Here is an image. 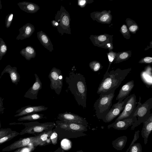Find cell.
<instances>
[{
    "mask_svg": "<svg viewBox=\"0 0 152 152\" xmlns=\"http://www.w3.org/2000/svg\"><path fill=\"white\" fill-rule=\"evenodd\" d=\"M65 81L68 89L73 95L79 106L84 109L86 107L87 88L86 79L83 75L72 70L68 76H66Z\"/></svg>",
    "mask_w": 152,
    "mask_h": 152,
    "instance_id": "obj_1",
    "label": "cell"
},
{
    "mask_svg": "<svg viewBox=\"0 0 152 152\" xmlns=\"http://www.w3.org/2000/svg\"><path fill=\"white\" fill-rule=\"evenodd\" d=\"M131 70V68L121 70L118 69L110 72H105L99 84L97 93H115V90L121 84Z\"/></svg>",
    "mask_w": 152,
    "mask_h": 152,
    "instance_id": "obj_2",
    "label": "cell"
},
{
    "mask_svg": "<svg viewBox=\"0 0 152 152\" xmlns=\"http://www.w3.org/2000/svg\"><path fill=\"white\" fill-rule=\"evenodd\" d=\"M115 93L106 92L99 94V97L94 105L95 115L98 119H102L108 113L112 104Z\"/></svg>",
    "mask_w": 152,
    "mask_h": 152,
    "instance_id": "obj_3",
    "label": "cell"
},
{
    "mask_svg": "<svg viewBox=\"0 0 152 152\" xmlns=\"http://www.w3.org/2000/svg\"><path fill=\"white\" fill-rule=\"evenodd\" d=\"M141 97L140 96L139 101L137 102L134 110L133 116H136L137 120L133 123L131 130H134L135 128L141 123L146 121L151 115L150 110L152 108V97L143 103L141 102Z\"/></svg>",
    "mask_w": 152,
    "mask_h": 152,
    "instance_id": "obj_4",
    "label": "cell"
},
{
    "mask_svg": "<svg viewBox=\"0 0 152 152\" xmlns=\"http://www.w3.org/2000/svg\"><path fill=\"white\" fill-rule=\"evenodd\" d=\"M12 125H23L26 126L20 133L22 135L26 133L34 134L41 133L46 130H51L56 125L53 122H46L40 123L37 121L23 123V122H14L9 124Z\"/></svg>",
    "mask_w": 152,
    "mask_h": 152,
    "instance_id": "obj_5",
    "label": "cell"
},
{
    "mask_svg": "<svg viewBox=\"0 0 152 152\" xmlns=\"http://www.w3.org/2000/svg\"><path fill=\"white\" fill-rule=\"evenodd\" d=\"M55 20L58 23V26L57 28L61 36L64 33L71 34L70 15L64 7L62 5L60 10H58L56 14Z\"/></svg>",
    "mask_w": 152,
    "mask_h": 152,
    "instance_id": "obj_6",
    "label": "cell"
},
{
    "mask_svg": "<svg viewBox=\"0 0 152 152\" xmlns=\"http://www.w3.org/2000/svg\"><path fill=\"white\" fill-rule=\"evenodd\" d=\"M50 81V88L59 95L61 91L63 85V77L61 71L56 67H53L48 75Z\"/></svg>",
    "mask_w": 152,
    "mask_h": 152,
    "instance_id": "obj_7",
    "label": "cell"
},
{
    "mask_svg": "<svg viewBox=\"0 0 152 152\" xmlns=\"http://www.w3.org/2000/svg\"><path fill=\"white\" fill-rule=\"evenodd\" d=\"M137 104L135 95L134 94H131L129 96L123 110L115 121L132 118Z\"/></svg>",
    "mask_w": 152,
    "mask_h": 152,
    "instance_id": "obj_8",
    "label": "cell"
},
{
    "mask_svg": "<svg viewBox=\"0 0 152 152\" xmlns=\"http://www.w3.org/2000/svg\"><path fill=\"white\" fill-rule=\"evenodd\" d=\"M129 97V96L121 103L118 102L113 104L106 116L102 119V121L105 123H109L118 117L123 110Z\"/></svg>",
    "mask_w": 152,
    "mask_h": 152,
    "instance_id": "obj_9",
    "label": "cell"
},
{
    "mask_svg": "<svg viewBox=\"0 0 152 152\" xmlns=\"http://www.w3.org/2000/svg\"><path fill=\"white\" fill-rule=\"evenodd\" d=\"M57 118L60 120L79 124L87 127L88 126V123L85 118L71 113L66 112L59 113Z\"/></svg>",
    "mask_w": 152,
    "mask_h": 152,
    "instance_id": "obj_10",
    "label": "cell"
},
{
    "mask_svg": "<svg viewBox=\"0 0 152 152\" xmlns=\"http://www.w3.org/2000/svg\"><path fill=\"white\" fill-rule=\"evenodd\" d=\"M48 107L44 106L27 105L22 107L17 110L15 112L17 114L14 115L15 117L21 116L29 114L36 113L45 111L48 109Z\"/></svg>",
    "mask_w": 152,
    "mask_h": 152,
    "instance_id": "obj_11",
    "label": "cell"
},
{
    "mask_svg": "<svg viewBox=\"0 0 152 152\" xmlns=\"http://www.w3.org/2000/svg\"><path fill=\"white\" fill-rule=\"evenodd\" d=\"M137 120V117L133 116L132 118L115 121L112 124L108 125L107 128L109 129L112 127L118 130H125L129 126H132L133 123Z\"/></svg>",
    "mask_w": 152,
    "mask_h": 152,
    "instance_id": "obj_12",
    "label": "cell"
},
{
    "mask_svg": "<svg viewBox=\"0 0 152 152\" xmlns=\"http://www.w3.org/2000/svg\"><path fill=\"white\" fill-rule=\"evenodd\" d=\"M53 131L49 130L45 131L34 136L31 143L34 146H42L49 143L50 142V136Z\"/></svg>",
    "mask_w": 152,
    "mask_h": 152,
    "instance_id": "obj_13",
    "label": "cell"
},
{
    "mask_svg": "<svg viewBox=\"0 0 152 152\" xmlns=\"http://www.w3.org/2000/svg\"><path fill=\"white\" fill-rule=\"evenodd\" d=\"M35 81L31 87L25 93L24 97L31 99H37V95L39 91L42 88V84L37 75L34 74Z\"/></svg>",
    "mask_w": 152,
    "mask_h": 152,
    "instance_id": "obj_14",
    "label": "cell"
},
{
    "mask_svg": "<svg viewBox=\"0 0 152 152\" xmlns=\"http://www.w3.org/2000/svg\"><path fill=\"white\" fill-rule=\"evenodd\" d=\"M33 138L34 136L20 138L3 148L2 151H9L24 147L31 143Z\"/></svg>",
    "mask_w": 152,
    "mask_h": 152,
    "instance_id": "obj_15",
    "label": "cell"
},
{
    "mask_svg": "<svg viewBox=\"0 0 152 152\" xmlns=\"http://www.w3.org/2000/svg\"><path fill=\"white\" fill-rule=\"evenodd\" d=\"M134 86V81H130L124 85L120 90L119 93L116 98L118 100L119 103L122 102L123 100L129 96Z\"/></svg>",
    "mask_w": 152,
    "mask_h": 152,
    "instance_id": "obj_16",
    "label": "cell"
},
{
    "mask_svg": "<svg viewBox=\"0 0 152 152\" xmlns=\"http://www.w3.org/2000/svg\"><path fill=\"white\" fill-rule=\"evenodd\" d=\"M35 28L33 25L29 23H27L19 29V33L16 38L17 40H22L30 37L35 31Z\"/></svg>",
    "mask_w": 152,
    "mask_h": 152,
    "instance_id": "obj_17",
    "label": "cell"
},
{
    "mask_svg": "<svg viewBox=\"0 0 152 152\" xmlns=\"http://www.w3.org/2000/svg\"><path fill=\"white\" fill-rule=\"evenodd\" d=\"M5 73L9 74L12 83L17 86L20 79V76L18 72L17 68L15 66L12 67L10 65H7L1 72L0 79Z\"/></svg>",
    "mask_w": 152,
    "mask_h": 152,
    "instance_id": "obj_18",
    "label": "cell"
},
{
    "mask_svg": "<svg viewBox=\"0 0 152 152\" xmlns=\"http://www.w3.org/2000/svg\"><path fill=\"white\" fill-rule=\"evenodd\" d=\"M37 37L44 47L52 52L53 50V45L49 37L42 31L37 33Z\"/></svg>",
    "mask_w": 152,
    "mask_h": 152,
    "instance_id": "obj_19",
    "label": "cell"
},
{
    "mask_svg": "<svg viewBox=\"0 0 152 152\" xmlns=\"http://www.w3.org/2000/svg\"><path fill=\"white\" fill-rule=\"evenodd\" d=\"M22 10L28 13H34L39 9V7L37 4L27 1H22L17 4Z\"/></svg>",
    "mask_w": 152,
    "mask_h": 152,
    "instance_id": "obj_20",
    "label": "cell"
},
{
    "mask_svg": "<svg viewBox=\"0 0 152 152\" xmlns=\"http://www.w3.org/2000/svg\"><path fill=\"white\" fill-rule=\"evenodd\" d=\"M143 123L141 134L142 137L144 138V144L146 145L147 143L149 136L152 130V115Z\"/></svg>",
    "mask_w": 152,
    "mask_h": 152,
    "instance_id": "obj_21",
    "label": "cell"
},
{
    "mask_svg": "<svg viewBox=\"0 0 152 152\" xmlns=\"http://www.w3.org/2000/svg\"><path fill=\"white\" fill-rule=\"evenodd\" d=\"M140 76L142 81L147 87L148 88H152V69L150 66L149 67H147L141 72Z\"/></svg>",
    "mask_w": 152,
    "mask_h": 152,
    "instance_id": "obj_22",
    "label": "cell"
},
{
    "mask_svg": "<svg viewBox=\"0 0 152 152\" xmlns=\"http://www.w3.org/2000/svg\"><path fill=\"white\" fill-rule=\"evenodd\" d=\"M20 54L28 61L34 58L36 55L35 49L31 46H28L22 49L20 52Z\"/></svg>",
    "mask_w": 152,
    "mask_h": 152,
    "instance_id": "obj_23",
    "label": "cell"
},
{
    "mask_svg": "<svg viewBox=\"0 0 152 152\" xmlns=\"http://www.w3.org/2000/svg\"><path fill=\"white\" fill-rule=\"evenodd\" d=\"M127 139V137L125 135L117 138L112 142L113 147L117 151L122 150L126 145Z\"/></svg>",
    "mask_w": 152,
    "mask_h": 152,
    "instance_id": "obj_24",
    "label": "cell"
},
{
    "mask_svg": "<svg viewBox=\"0 0 152 152\" xmlns=\"http://www.w3.org/2000/svg\"><path fill=\"white\" fill-rule=\"evenodd\" d=\"M66 122L67 123V128L66 130L79 132H83L87 131V127L82 124L69 122Z\"/></svg>",
    "mask_w": 152,
    "mask_h": 152,
    "instance_id": "obj_25",
    "label": "cell"
},
{
    "mask_svg": "<svg viewBox=\"0 0 152 152\" xmlns=\"http://www.w3.org/2000/svg\"><path fill=\"white\" fill-rule=\"evenodd\" d=\"M44 116V114L36 113L23 116L18 118L17 120L19 121H34L43 118Z\"/></svg>",
    "mask_w": 152,
    "mask_h": 152,
    "instance_id": "obj_26",
    "label": "cell"
},
{
    "mask_svg": "<svg viewBox=\"0 0 152 152\" xmlns=\"http://www.w3.org/2000/svg\"><path fill=\"white\" fill-rule=\"evenodd\" d=\"M19 135H20V133L15 131H12L10 133L0 138V145L10 140Z\"/></svg>",
    "mask_w": 152,
    "mask_h": 152,
    "instance_id": "obj_27",
    "label": "cell"
},
{
    "mask_svg": "<svg viewBox=\"0 0 152 152\" xmlns=\"http://www.w3.org/2000/svg\"><path fill=\"white\" fill-rule=\"evenodd\" d=\"M7 50V46L4 40L0 37V61L5 55Z\"/></svg>",
    "mask_w": 152,
    "mask_h": 152,
    "instance_id": "obj_28",
    "label": "cell"
},
{
    "mask_svg": "<svg viewBox=\"0 0 152 152\" xmlns=\"http://www.w3.org/2000/svg\"><path fill=\"white\" fill-rule=\"evenodd\" d=\"M129 152H142V146L140 143H134L131 147Z\"/></svg>",
    "mask_w": 152,
    "mask_h": 152,
    "instance_id": "obj_29",
    "label": "cell"
},
{
    "mask_svg": "<svg viewBox=\"0 0 152 152\" xmlns=\"http://www.w3.org/2000/svg\"><path fill=\"white\" fill-rule=\"evenodd\" d=\"M89 65L90 68L94 72L98 71L102 68L100 63L96 61L90 62Z\"/></svg>",
    "mask_w": 152,
    "mask_h": 152,
    "instance_id": "obj_30",
    "label": "cell"
},
{
    "mask_svg": "<svg viewBox=\"0 0 152 152\" xmlns=\"http://www.w3.org/2000/svg\"><path fill=\"white\" fill-rule=\"evenodd\" d=\"M13 13H10L6 16L5 20V25L7 28L10 27L13 20Z\"/></svg>",
    "mask_w": 152,
    "mask_h": 152,
    "instance_id": "obj_31",
    "label": "cell"
},
{
    "mask_svg": "<svg viewBox=\"0 0 152 152\" xmlns=\"http://www.w3.org/2000/svg\"><path fill=\"white\" fill-rule=\"evenodd\" d=\"M12 130L10 128H0V138L10 133Z\"/></svg>",
    "mask_w": 152,
    "mask_h": 152,
    "instance_id": "obj_32",
    "label": "cell"
},
{
    "mask_svg": "<svg viewBox=\"0 0 152 152\" xmlns=\"http://www.w3.org/2000/svg\"><path fill=\"white\" fill-rule=\"evenodd\" d=\"M140 131L138 130L135 132L134 135V138L128 148L127 149L125 152H128L129 150L132 145L135 143L134 142L137 140L139 137V133Z\"/></svg>",
    "mask_w": 152,
    "mask_h": 152,
    "instance_id": "obj_33",
    "label": "cell"
},
{
    "mask_svg": "<svg viewBox=\"0 0 152 152\" xmlns=\"http://www.w3.org/2000/svg\"><path fill=\"white\" fill-rule=\"evenodd\" d=\"M50 139L53 144L56 145L57 143L58 135L55 132H53L50 136Z\"/></svg>",
    "mask_w": 152,
    "mask_h": 152,
    "instance_id": "obj_34",
    "label": "cell"
},
{
    "mask_svg": "<svg viewBox=\"0 0 152 152\" xmlns=\"http://www.w3.org/2000/svg\"><path fill=\"white\" fill-rule=\"evenodd\" d=\"M4 99V98L1 97L0 96V115L4 113V110L5 109V108L4 107L3 105V101ZM1 125L0 118V128H1Z\"/></svg>",
    "mask_w": 152,
    "mask_h": 152,
    "instance_id": "obj_35",
    "label": "cell"
},
{
    "mask_svg": "<svg viewBox=\"0 0 152 152\" xmlns=\"http://www.w3.org/2000/svg\"><path fill=\"white\" fill-rule=\"evenodd\" d=\"M152 62V58L151 57H147L145 58L143 60L139 62L140 63H145L150 64Z\"/></svg>",
    "mask_w": 152,
    "mask_h": 152,
    "instance_id": "obj_36",
    "label": "cell"
},
{
    "mask_svg": "<svg viewBox=\"0 0 152 152\" xmlns=\"http://www.w3.org/2000/svg\"><path fill=\"white\" fill-rule=\"evenodd\" d=\"M108 56L109 61L110 63L112 62L114 58L115 54L113 53H111L108 54Z\"/></svg>",
    "mask_w": 152,
    "mask_h": 152,
    "instance_id": "obj_37",
    "label": "cell"
},
{
    "mask_svg": "<svg viewBox=\"0 0 152 152\" xmlns=\"http://www.w3.org/2000/svg\"><path fill=\"white\" fill-rule=\"evenodd\" d=\"M86 1L85 0H79L78 1V5L82 7L85 4Z\"/></svg>",
    "mask_w": 152,
    "mask_h": 152,
    "instance_id": "obj_38",
    "label": "cell"
},
{
    "mask_svg": "<svg viewBox=\"0 0 152 152\" xmlns=\"http://www.w3.org/2000/svg\"><path fill=\"white\" fill-rule=\"evenodd\" d=\"M128 56V53H127L124 52L120 54L119 57L121 59H124L126 58Z\"/></svg>",
    "mask_w": 152,
    "mask_h": 152,
    "instance_id": "obj_39",
    "label": "cell"
},
{
    "mask_svg": "<svg viewBox=\"0 0 152 152\" xmlns=\"http://www.w3.org/2000/svg\"><path fill=\"white\" fill-rule=\"evenodd\" d=\"M109 16L107 14L103 15L100 18V20L103 22L106 21L109 18Z\"/></svg>",
    "mask_w": 152,
    "mask_h": 152,
    "instance_id": "obj_40",
    "label": "cell"
},
{
    "mask_svg": "<svg viewBox=\"0 0 152 152\" xmlns=\"http://www.w3.org/2000/svg\"><path fill=\"white\" fill-rule=\"evenodd\" d=\"M51 23L52 26L54 27L57 28L58 26V23L55 20H52Z\"/></svg>",
    "mask_w": 152,
    "mask_h": 152,
    "instance_id": "obj_41",
    "label": "cell"
},
{
    "mask_svg": "<svg viewBox=\"0 0 152 152\" xmlns=\"http://www.w3.org/2000/svg\"><path fill=\"white\" fill-rule=\"evenodd\" d=\"M137 26L136 25L132 26L129 28L130 31H134L137 28Z\"/></svg>",
    "mask_w": 152,
    "mask_h": 152,
    "instance_id": "obj_42",
    "label": "cell"
},
{
    "mask_svg": "<svg viewBox=\"0 0 152 152\" xmlns=\"http://www.w3.org/2000/svg\"><path fill=\"white\" fill-rule=\"evenodd\" d=\"M98 39L100 41H105L106 39V37L104 35H100L98 37Z\"/></svg>",
    "mask_w": 152,
    "mask_h": 152,
    "instance_id": "obj_43",
    "label": "cell"
},
{
    "mask_svg": "<svg viewBox=\"0 0 152 152\" xmlns=\"http://www.w3.org/2000/svg\"><path fill=\"white\" fill-rule=\"evenodd\" d=\"M122 31L123 33L126 32L127 31V29L126 26L125 25H123L121 28Z\"/></svg>",
    "mask_w": 152,
    "mask_h": 152,
    "instance_id": "obj_44",
    "label": "cell"
},
{
    "mask_svg": "<svg viewBox=\"0 0 152 152\" xmlns=\"http://www.w3.org/2000/svg\"><path fill=\"white\" fill-rule=\"evenodd\" d=\"M24 148H20L17 149L16 150L13 152H22Z\"/></svg>",
    "mask_w": 152,
    "mask_h": 152,
    "instance_id": "obj_45",
    "label": "cell"
},
{
    "mask_svg": "<svg viewBox=\"0 0 152 152\" xmlns=\"http://www.w3.org/2000/svg\"><path fill=\"white\" fill-rule=\"evenodd\" d=\"M53 152H64V151L62 150L61 149H60V148H58V149H57L56 151H55Z\"/></svg>",
    "mask_w": 152,
    "mask_h": 152,
    "instance_id": "obj_46",
    "label": "cell"
},
{
    "mask_svg": "<svg viewBox=\"0 0 152 152\" xmlns=\"http://www.w3.org/2000/svg\"><path fill=\"white\" fill-rule=\"evenodd\" d=\"M2 8V6L1 4V0H0V10Z\"/></svg>",
    "mask_w": 152,
    "mask_h": 152,
    "instance_id": "obj_47",
    "label": "cell"
},
{
    "mask_svg": "<svg viewBox=\"0 0 152 152\" xmlns=\"http://www.w3.org/2000/svg\"><path fill=\"white\" fill-rule=\"evenodd\" d=\"M76 152H83L82 150L77 151Z\"/></svg>",
    "mask_w": 152,
    "mask_h": 152,
    "instance_id": "obj_48",
    "label": "cell"
}]
</instances>
